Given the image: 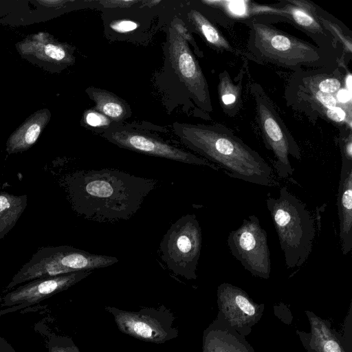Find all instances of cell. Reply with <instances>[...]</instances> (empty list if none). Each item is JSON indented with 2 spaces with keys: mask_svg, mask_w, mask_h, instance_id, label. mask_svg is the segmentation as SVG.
Returning <instances> with one entry per match:
<instances>
[{
  "mask_svg": "<svg viewBox=\"0 0 352 352\" xmlns=\"http://www.w3.org/2000/svg\"><path fill=\"white\" fill-rule=\"evenodd\" d=\"M251 89L265 146L274 153V167L278 177L287 178L292 175L294 170L289 156L298 160L301 159L299 146L260 85L254 84Z\"/></svg>",
  "mask_w": 352,
  "mask_h": 352,
  "instance_id": "8",
  "label": "cell"
},
{
  "mask_svg": "<svg viewBox=\"0 0 352 352\" xmlns=\"http://www.w3.org/2000/svg\"><path fill=\"white\" fill-rule=\"evenodd\" d=\"M101 132L104 139L122 148L147 155L188 164L208 166L214 170H218V166L215 164L171 144L141 126L113 122Z\"/></svg>",
  "mask_w": 352,
  "mask_h": 352,
  "instance_id": "7",
  "label": "cell"
},
{
  "mask_svg": "<svg viewBox=\"0 0 352 352\" xmlns=\"http://www.w3.org/2000/svg\"><path fill=\"white\" fill-rule=\"evenodd\" d=\"M320 21L324 28L329 31V32L333 35L334 38L342 44L347 52L351 53L352 44L351 38L347 37L337 24L321 16H320Z\"/></svg>",
  "mask_w": 352,
  "mask_h": 352,
  "instance_id": "24",
  "label": "cell"
},
{
  "mask_svg": "<svg viewBox=\"0 0 352 352\" xmlns=\"http://www.w3.org/2000/svg\"><path fill=\"white\" fill-rule=\"evenodd\" d=\"M310 92L314 96V100L322 105L327 109L334 107H342L339 104L334 94L321 92L310 85ZM346 109V108H345Z\"/></svg>",
  "mask_w": 352,
  "mask_h": 352,
  "instance_id": "27",
  "label": "cell"
},
{
  "mask_svg": "<svg viewBox=\"0 0 352 352\" xmlns=\"http://www.w3.org/2000/svg\"><path fill=\"white\" fill-rule=\"evenodd\" d=\"M311 86L321 92L335 95L341 89L342 81L338 78L324 77Z\"/></svg>",
  "mask_w": 352,
  "mask_h": 352,
  "instance_id": "25",
  "label": "cell"
},
{
  "mask_svg": "<svg viewBox=\"0 0 352 352\" xmlns=\"http://www.w3.org/2000/svg\"><path fill=\"white\" fill-rule=\"evenodd\" d=\"M143 3H145L146 6H155L157 5V3H160L161 1H155V0H151V1H142Z\"/></svg>",
  "mask_w": 352,
  "mask_h": 352,
  "instance_id": "35",
  "label": "cell"
},
{
  "mask_svg": "<svg viewBox=\"0 0 352 352\" xmlns=\"http://www.w3.org/2000/svg\"><path fill=\"white\" fill-rule=\"evenodd\" d=\"M311 324L309 345L316 352H345L340 341L325 322L314 314L307 311Z\"/></svg>",
  "mask_w": 352,
  "mask_h": 352,
  "instance_id": "19",
  "label": "cell"
},
{
  "mask_svg": "<svg viewBox=\"0 0 352 352\" xmlns=\"http://www.w3.org/2000/svg\"><path fill=\"white\" fill-rule=\"evenodd\" d=\"M86 92L94 102L96 110L113 122H122L131 116L129 105L115 94L93 87H89Z\"/></svg>",
  "mask_w": 352,
  "mask_h": 352,
  "instance_id": "18",
  "label": "cell"
},
{
  "mask_svg": "<svg viewBox=\"0 0 352 352\" xmlns=\"http://www.w3.org/2000/svg\"><path fill=\"white\" fill-rule=\"evenodd\" d=\"M218 93L225 111H236L241 101V89L232 81L226 71L219 74Z\"/></svg>",
  "mask_w": 352,
  "mask_h": 352,
  "instance_id": "22",
  "label": "cell"
},
{
  "mask_svg": "<svg viewBox=\"0 0 352 352\" xmlns=\"http://www.w3.org/2000/svg\"><path fill=\"white\" fill-rule=\"evenodd\" d=\"M90 274L91 271H83L30 281L8 293L3 297L1 307H19L38 302L67 289Z\"/></svg>",
  "mask_w": 352,
  "mask_h": 352,
  "instance_id": "12",
  "label": "cell"
},
{
  "mask_svg": "<svg viewBox=\"0 0 352 352\" xmlns=\"http://www.w3.org/2000/svg\"><path fill=\"white\" fill-rule=\"evenodd\" d=\"M217 296L219 309L232 327H250L259 320L260 306L241 288L230 283H222L218 287Z\"/></svg>",
  "mask_w": 352,
  "mask_h": 352,
  "instance_id": "13",
  "label": "cell"
},
{
  "mask_svg": "<svg viewBox=\"0 0 352 352\" xmlns=\"http://www.w3.org/2000/svg\"><path fill=\"white\" fill-rule=\"evenodd\" d=\"M111 29L118 33H128L136 30L138 24L129 19H119L113 21L110 24Z\"/></svg>",
  "mask_w": 352,
  "mask_h": 352,
  "instance_id": "28",
  "label": "cell"
},
{
  "mask_svg": "<svg viewBox=\"0 0 352 352\" xmlns=\"http://www.w3.org/2000/svg\"><path fill=\"white\" fill-rule=\"evenodd\" d=\"M201 241V229L196 216L184 215L164 235L160 245L161 258L175 274L195 279Z\"/></svg>",
  "mask_w": 352,
  "mask_h": 352,
  "instance_id": "6",
  "label": "cell"
},
{
  "mask_svg": "<svg viewBox=\"0 0 352 352\" xmlns=\"http://www.w3.org/2000/svg\"><path fill=\"white\" fill-rule=\"evenodd\" d=\"M140 1H126V0H112V1H100L104 7H120L126 8L131 6L135 3H140Z\"/></svg>",
  "mask_w": 352,
  "mask_h": 352,
  "instance_id": "30",
  "label": "cell"
},
{
  "mask_svg": "<svg viewBox=\"0 0 352 352\" xmlns=\"http://www.w3.org/2000/svg\"><path fill=\"white\" fill-rule=\"evenodd\" d=\"M50 117V111L47 109L38 110L31 115L9 137L6 142L8 153L22 152L33 146L49 122Z\"/></svg>",
  "mask_w": 352,
  "mask_h": 352,
  "instance_id": "16",
  "label": "cell"
},
{
  "mask_svg": "<svg viewBox=\"0 0 352 352\" xmlns=\"http://www.w3.org/2000/svg\"><path fill=\"white\" fill-rule=\"evenodd\" d=\"M168 60L174 73L202 110L212 111V107L206 80L188 43L171 27L166 41Z\"/></svg>",
  "mask_w": 352,
  "mask_h": 352,
  "instance_id": "10",
  "label": "cell"
},
{
  "mask_svg": "<svg viewBox=\"0 0 352 352\" xmlns=\"http://www.w3.org/2000/svg\"><path fill=\"white\" fill-rule=\"evenodd\" d=\"M248 49L258 60L280 67L315 66L322 60L314 45L264 23L250 24Z\"/></svg>",
  "mask_w": 352,
  "mask_h": 352,
  "instance_id": "5",
  "label": "cell"
},
{
  "mask_svg": "<svg viewBox=\"0 0 352 352\" xmlns=\"http://www.w3.org/2000/svg\"><path fill=\"white\" fill-rule=\"evenodd\" d=\"M69 184L76 211L91 221L113 223L131 218L157 180L104 168L76 172Z\"/></svg>",
  "mask_w": 352,
  "mask_h": 352,
  "instance_id": "1",
  "label": "cell"
},
{
  "mask_svg": "<svg viewBox=\"0 0 352 352\" xmlns=\"http://www.w3.org/2000/svg\"><path fill=\"white\" fill-rule=\"evenodd\" d=\"M234 352H243V351H241L239 349L236 350Z\"/></svg>",
  "mask_w": 352,
  "mask_h": 352,
  "instance_id": "36",
  "label": "cell"
},
{
  "mask_svg": "<svg viewBox=\"0 0 352 352\" xmlns=\"http://www.w3.org/2000/svg\"><path fill=\"white\" fill-rule=\"evenodd\" d=\"M16 47L23 58L50 72H59L74 62V50L47 32L28 36Z\"/></svg>",
  "mask_w": 352,
  "mask_h": 352,
  "instance_id": "11",
  "label": "cell"
},
{
  "mask_svg": "<svg viewBox=\"0 0 352 352\" xmlns=\"http://www.w3.org/2000/svg\"><path fill=\"white\" fill-rule=\"evenodd\" d=\"M229 9L232 13L236 14H242L245 12V6L243 1H228Z\"/></svg>",
  "mask_w": 352,
  "mask_h": 352,
  "instance_id": "33",
  "label": "cell"
},
{
  "mask_svg": "<svg viewBox=\"0 0 352 352\" xmlns=\"http://www.w3.org/2000/svg\"><path fill=\"white\" fill-rule=\"evenodd\" d=\"M337 101L339 104H341V105L344 107H345L344 105L349 103L351 104V91L348 90L347 89H339L336 94H335ZM346 108V107H345Z\"/></svg>",
  "mask_w": 352,
  "mask_h": 352,
  "instance_id": "31",
  "label": "cell"
},
{
  "mask_svg": "<svg viewBox=\"0 0 352 352\" xmlns=\"http://www.w3.org/2000/svg\"><path fill=\"white\" fill-rule=\"evenodd\" d=\"M173 129L184 145L218 165L230 177L261 186L272 185L270 166L226 126L175 122Z\"/></svg>",
  "mask_w": 352,
  "mask_h": 352,
  "instance_id": "2",
  "label": "cell"
},
{
  "mask_svg": "<svg viewBox=\"0 0 352 352\" xmlns=\"http://www.w3.org/2000/svg\"><path fill=\"white\" fill-rule=\"evenodd\" d=\"M26 205L25 195H0V238L14 226Z\"/></svg>",
  "mask_w": 352,
  "mask_h": 352,
  "instance_id": "20",
  "label": "cell"
},
{
  "mask_svg": "<svg viewBox=\"0 0 352 352\" xmlns=\"http://www.w3.org/2000/svg\"><path fill=\"white\" fill-rule=\"evenodd\" d=\"M16 1H0V16L11 13V11L16 10L21 6L17 4Z\"/></svg>",
  "mask_w": 352,
  "mask_h": 352,
  "instance_id": "32",
  "label": "cell"
},
{
  "mask_svg": "<svg viewBox=\"0 0 352 352\" xmlns=\"http://www.w3.org/2000/svg\"><path fill=\"white\" fill-rule=\"evenodd\" d=\"M83 121L86 126L102 129V131L107 129L113 123V121L96 109L87 110L83 116Z\"/></svg>",
  "mask_w": 352,
  "mask_h": 352,
  "instance_id": "23",
  "label": "cell"
},
{
  "mask_svg": "<svg viewBox=\"0 0 352 352\" xmlns=\"http://www.w3.org/2000/svg\"><path fill=\"white\" fill-rule=\"evenodd\" d=\"M118 261L114 256L91 254L68 245L42 248L15 274L6 289L36 279L106 267Z\"/></svg>",
  "mask_w": 352,
  "mask_h": 352,
  "instance_id": "4",
  "label": "cell"
},
{
  "mask_svg": "<svg viewBox=\"0 0 352 352\" xmlns=\"http://www.w3.org/2000/svg\"><path fill=\"white\" fill-rule=\"evenodd\" d=\"M50 352H78L75 349L70 347L54 346L50 349Z\"/></svg>",
  "mask_w": 352,
  "mask_h": 352,
  "instance_id": "34",
  "label": "cell"
},
{
  "mask_svg": "<svg viewBox=\"0 0 352 352\" xmlns=\"http://www.w3.org/2000/svg\"><path fill=\"white\" fill-rule=\"evenodd\" d=\"M298 28L312 34H324L315 6L304 0H289L280 10Z\"/></svg>",
  "mask_w": 352,
  "mask_h": 352,
  "instance_id": "17",
  "label": "cell"
},
{
  "mask_svg": "<svg viewBox=\"0 0 352 352\" xmlns=\"http://www.w3.org/2000/svg\"><path fill=\"white\" fill-rule=\"evenodd\" d=\"M266 205L288 269L302 266L310 255L316 236L315 220L306 205L286 187L277 197L268 194Z\"/></svg>",
  "mask_w": 352,
  "mask_h": 352,
  "instance_id": "3",
  "label": "cell"
},
{
  "mask_svg": "<svg viewBox=\"0 0 352 352\" xmlns=\"http://www.w3.org/2000/svg\"><path fill=\"white\" fill-rule=\"evenodd\" d=\"M172 28L174 29V30L188 43L191 44V45L193 47L196 54L199 56H202V53L199 49L196 42L195 41L192 36L191 35L190 32L188 31V28L185 25V24L181 21L179 20H174L172 23Z\"/></svg>",
  "mask_w": 352,
  "mask_h": 352,
  "instance_id": "26",
  "label": "cell"
},
{
  "mask_svg": "<svg viewBox=\"0 0 352 352\" xmlns=\"http://www.w3.org/2000/svg\"><path fill=\"white\" fill-rule=\"evenodd\" d=\"M227 243L232 255L253 276L267 279L271 273L270 252L267 232L255 215L244 219L231 231Z\"/></svg>",
  "mask_w": 352,
  "mask_h": 352,
  "instance_id": "9",
  "label": "cell"
},
{
  "mask_svg": "<svg viewBox=\"0 0 352 352\" xmlns=\"http://www.w3.org/2000/svg\"><path fill=\"white\" fill-rule=\"evenodd\" d=\"M342 107H334L326 110V116L332 121L342 122L347 121V115Z\"/></svg>",
  "mask_w": 352,
  "mask_h": 352,
  "instance_id": "29",
  "label": "cell"
},
{
  "mask_svg": "<svg viewBox=\"0 0 352 352\" xmlns=\"http://www.w3.org/2000/svg\"><path fill=\"white\" fill-rule=\"evenodd\" d=\"M187 17L194 29L214 48L231 51L232 47L225 37L201 12L191 9Z\"/></svg>",
  "mask_w": 352,
  "mask_h": 352,
  "instance_id": "21",
  "label": "cell"
},
{
  "mask_svg": "<svg viewBox=\"0 0 352 352\" xmlns=\"http://www.w3.org/2000/svg\"><path fill=\"white\" fill-rule=\"evenodd\" d=\"M337 206L341 250L346 255L352 249V163L342 162Z\"/></svg>",
  "mask_w": 352,
  "mask_h": 352,
  "instance_id": "14",
  "label": "cell"
},
{
  "mask_svg": "<svg viewBox=\"0 0 352 352\" xmlns=\"http://www.w3.org/2000/svg\"><path fill=\"white\" fill-rule=\"evenodd\" d=\"M115 318L122 331L142 340L163 342L168 336L162 323L146 314L119 311Z\"/></svg>",
  "mask_w": 352,
  "mask_h": 352,
  "instance_id": "15",
  "label": "cell"
}]
</instances>
